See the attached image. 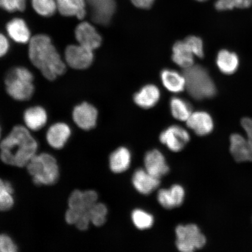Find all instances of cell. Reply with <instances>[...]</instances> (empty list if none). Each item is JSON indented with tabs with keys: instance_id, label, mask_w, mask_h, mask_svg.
<instances>
[{
	"instance_id": "39",
	"label": "cell",
	"mask_w": 252,
	"mask_h": 252,
	"mask_svg": "<svg viewBox=\"0 0 252 252\" xmlns=\"http://www.w3.org/2000/svg\"><path fill=\"white\" fill-rule=\"evenodd\" d=\"M1 126H0V138H1Z\"/></svg>"
},
{
	"instance_id": "32",
	"label": "cell",
	"mask_w": 252,
	"mask_h": 252,
	"mask_svg": "<svg viewBox=\"0 0 252 252\" xmlns=\"http://www.w3.org/2000/svg\"><path fill=\"white\" fill-rule=\"evenodd\" d=\"M242 127L247 133L248 138L245 139L244 147L248 161H252V119L245 118L242 120Z\"/></svg>"
},
{
	"instance_id": "5",
	"label": "cell",
	"mask_w": 252,
	"mask_h": 252,
	"mask_svg": "<svg viewBox=\"0 0 252 252\" xmlns=\"http://www.w3.org/2000/svg\"><path fill=\"white\" fill-rule=\"evenodd\" d=\"M28 172L33 177L36 185H52L59 178V169L57 160L49 154L34 155L26 166Z\"/></svg>"
},
{
	"instance_id": "28",
	"label": "cell",
	"mask_w": 252,
	"mask_h": 252,
	"mask_svg": "<svg viewBox=\"0 0 252 252\" xmlns=\"http://www.w3.org/2000/svg\"><path fill=\"white\" fill-rule=\"evenodd\" d=\"M132 220L138 229H149L153 225L154 217L142 210H135L131 214Z\"/></svg>"
},
{
	"instance_id": "25",
	"label": "cell",
	"mask_w": 252,
	"mask_h": 252,
	"mask_svg": "<svg viewBox=\"0 0 252 252\" xmlns=\"http://www.w3.org/2000/svg\"><path fill=\"white\" fill-rule=\"evenodd\" d=\"M170 109L173 117L180 121L187 122L193 113L190 104L179 97H172L170 100Z\"/></svg>"
},
{
	"instance_id": "2",
	"label": "cell",
	"mask_w": 252,
	"mask_h": 252,
	"mask_svg": "<svg viewBox=\"0 0 252 252\" xmlns=\"http://www.w3.org/2000/svg\"><path fill=\"white\" fill-rule=\"evenodd\" d=\"M29 57L32 63L47 80H55L65 71V63L46 34H39L32 37Z\"/></svg>"
},
{
	"instance_id": "4",
	"label": "cell",
	"mask_w": 252,
	"mask_h": 252,
	"mask_svg": "<svg viewBox=\"0 0 252 252\" xmlns=\"http://www.w3.org/2000/svg\"><path fill=\"white\" fill-rule=\"evenodd\" d=\"M33 75L27 68L17 67L9 70L5 77L6 91L12 98L24 101L34 93Z\"/></svg>"
},
{
	"instance_id": "9",
	"label": "cell",
	"mask_w": 252,
	"mask_h": 252,
	"mask_svg": "<svg viewBox=\"0 0 252 252\" xmlns=\"http://www.w3.org/2000/svg\"><path fill=\"white\" fill-rule=\"evenodd\" d=\"M94 23L103 26L110 24L116 11L115 0H86Z\"/></svg>"
},
{
	"instance_id": "14",
	"label": "cell",
	"mask_w": 252,
	"mask_h": 252,
	"mask_svg": "<svg viewBox=\"0 0 252 252\" xmlns=\"http://www.w3.org/2000/svg\"><path fill=\"white\" fill-rule=\"evenodd\" d=\"M158 201L166 209L181 206L184 202L185 190L181 186L175 185L169 189H161L158 193Z\"/></svg>"
},
{
	"instance_id": "20",
	"label": "cell",
	"mask_w": 252,
	"mask_h": 252,
	"mask_svg": "<svg viewBox=\"0 0 252 252\" xmlns=\"http://www.w3.org/2000/svg\"><path fill=\"white\" fill-rule=\"evenodd\" d=\"M9 37L18 43H27L31 39V32L26 23L21 18H14L6 27Z\"/></svg>"
},
{
	"instance_id": "23",
	"label": "cell",
	"mask_w": 252,
	"mask_h": 252,
	"mask_svg": "<svg viewBox=\"0 0 252 252\" xmlns=\"http://www.w3.org/2000/svg\"><path fill=\"white\" fill-rule=\"evenodd\" d=\"M131 163L130 151L125 147H120L109 158L110 168L113 172L121 173L128 169Z\"/></svg>"
},
{
	"instance_id": "1",
	"label": "cell",
	"mask_w": 252,
	"mask_h": 252,
	"mask_svg": "<svg viewBox=\"0 0 252 252\" xmlns=\"http://www.w3.org/2000/svg\"><path fill=\"white\" fill-rule=\"evenodd\" d=\"M38 147L37 141L23 126H16L0 143V158L5 164L26 166Z\"/></svg>"
},
{
	"instance_id": "22",
	"label": "cell",
	"mask_w": 252,
	"mask_h": 252,
	"mask_svg": "<svg viewBox=\"0 0 252 252\" xmlns=\"http://www.w3.org/2000/svg\"><path fill=\"white\" fill-rule=\"evenodd\" d=\"M24 120L27 127L31 130L37 131L45 126L47 115L45 109L41 106H33L25 112Z\"/></svg>"
},
{
	"instance_id": "11",
	"label": "cell",
	"mask_w": 252,
	"mask_h": 252,
	"mask_svg": "<svg viewBox=\"0 0 252 252\" xmlns=\"http://www.w3.org/2000/svg\"><path fill=\"white\" fill-rule=\"evenodd\" d=\"M75 36L79 45L92 50L98 48L102 43V37L92 25L84 22L78 25Z\"/></svg>"
},
{
	"instance_id": "29",
	"label": "cell",
	"mask_w": 252,
	"mask_h": 252,
	"mask_svg": "<svg viewBox=\"0 0 252 252\" xmlns=\"http://www.w3.org/2000/svg\"><path fill=\"white\" fill-rule=\"evenodd\" d=\"M108 209L105 204L96 203L89 211L91 222L96 226H102L106 220Z\"/></svg>"
},
{
	"instance_id": "35",
	"label": "cell",
	"mask_w": 252,
	"mask_h": 252,
	"mask_svg": "<svg viewBox=\"0 0 252 252\" xmlns=\"http://www.w3.org/2000/svg\"><path fill=\"white\" fill-rule=\"evenodd\" d=\"M17 246L7 235L0 234V252H16Z\"/></svg>"
},
{
	"instance_id": "38",
	"label": "cell",
	"mask_w": 252,
	"mask_h": 252,
	"mask_svg": "<svg viewBox=\"0 0 252 252\" xmlns=\"http://www.w3.org/2000/svg\"><path fill=\"white\" fill-rule=\"evenodd\" d=\"M8 40L4 35L0 33V58L6 55L9 50Z\"/></svg>"
},
{
	"instance_id": "6",
	"label": "cell",
	"mask_w": 252,
	"mask_h": 252,
	"mask_svg": "<svg viewBox=\"0 0 252 252\" xmlns=\"http://www.w3.org/2000/svg\"><path fill=\"white\" fill-rule=\"evenodd\" d=\"M176 247L182 252H193L204 247L206 239L194 224L179 225L176 229Z\"/></svg>"
},
{
	"instance_id": "37",
	"label": "cell",
	"mask_w": 252,
	"mask_h": 252,
	"mask_svg": "<svg viewBox=\"0 0 252 252\" xmlns=\"http://www.w3.org/2000/svg\"><path fill=\"white\" fill-rule=\"evenodd\" d=\"M135 7L141 9H149L154 4L155 0H130Z\"/></svg>"
},
{
	"instance_id": "33",
	"label": "cell",
	"mask_w": 252,
	"mask_h": 252,
	"mask_svg": "<svg viewBox=\"0 0 252 252\" xmlns=\"http://www.w3.org/2000/svg\"><path fill=\"white\" fill-rule=\"evenodd\" d=\"M185 42L190 47L195 56L199 58L204 57L203 43L200 37L195 36H190L185 40Z\"/></svg>"
},
{
	"instance_id": "19",
	"label": "cell",
	"mask_w": 252,
	"mask_h": 252,
	"mask_svg": "<svg viewBox=\"0 0 252 252\" xmlns=\"http://www.w3.org/2000/svg\"><path fill=\"white\" fill-rule=\"evenodd\" d=\"M194 56L185 40L178 41L173 46L172 61L184 70L194 65Z\"/></svg>"
},
{
	"instance_id": "21",
	"label": "cell",
	"mask_w": 252,
	"mask_h": 252,
	"mask_svg": "<svg viewBox=\"0 0 252 252\" xmlns=\"http://www.w3.org/2000/svg\"><path fill=\"white\" fill-rule=\"evenodd\" d=\"M160 80L167 90L173 93L182 92L186 88L184 74L170 69H165L160 73Z\"/></svg>"
},
{
	"instance_id": "12",
	"label": "cell",
	"mask_w": 252,
	"mask_h": 252,
	"mask_svg": "<svg viewBox=\"0 0 252 252\" xmlns=\"http://www.w3.org/2000/svg\"><path fill=\"white\" fill-rule=\"evenodd\" d=\"M144 165L146 171L151 175L160 179L169 172L164 156L158 150H153L146 154L144 158Z\"/></svg>"
},
{
	"instance_id": "34",
	"label": "cell",
	"mask_w": 252,
	"mask_h": 252,
	"mask_svg": "<svg viewBox=\"0 0 252 252\" xmlns=\"http://www.w3.org/2000/svg\"><path fill=\"white\" fill-rule=\"evenodd\" d=\"M26 0H0V8L8 12L23 11Z\"/></svg>"
},
{
	"instance_id": "27",
	"label": "cell",
	"mask_w": 252,
	"mask_h": 252,
	"mask_svg": "<svg viewBox=\"0 0 252 252\" xmlns=\"http://www.w3.org/2000/svg\"><path fill=\"white\" fill-rule=\"evenodd\" d=\"M32 5L37 14L43 17H49L54 15L57 7L55 0H31Z\"/></svg>"
},
{
	"instance_id": "40",
	"label": "cell",
	"mask_w": 252,
	"mask_h": 252,
	"mask_svg": "<svg viewBox=\"0 0 252 252\" xmlns=\"http://www.w3.org/2000/svg\"><path fill=\"white\" fill-rule=\"evenodd\" d=\"M197 1H206V0H197Z\"/></svg>"
},
{
	"instance_id": "24",
	"label": "cell",
	"mask_w": 252,
	"mask_h": 252,
	"mask_svg": "<svg viewBox=\"0 0 252 252\" xmlns=\"http://www.w3.org/2000/svg\"><path fill=\"white\" fill-rule=\"evenodd\" d=\"M216 62L220 70L228 75L234 73L239 66L238 56L227 50H222L219 52Z\"/></svg>"
},
{
	"instance_id": "17",
	"label": "cell",
	"mask_w": 252,
	"mask_h": 252,
	"mask_svg": "<svg viewBox=\"0 0 252 252\" xmlns=\"http://www.w3.org/2000/svg\"><path fill=\"white\" fill-rule=\"evenodd\" d=\"M160 91L155 85L149 84L145 86L134 94V101L141 108H153L159 101Z\"/></svg>"
},
{
	"instance_id": "26",
	"label": "cell",
	"mask_w": 252,
	"mask_h": 252,
	"mask_svg": "<svg viewBox=\"0 0 252 252\" xmlns=\"http://www.w3.org/2000/svg\"><path fill=\"white\" fill-rule=\"evenodd\" d=\"M13 193L14 189L10 183L0 179V211L6 212L13 207Z\"/></svg>"
},
{
	"instance_id": "10",
	"label": "cell",
	"mask_w": 252,
	"mask_h": 252,
	"mask_svg": "<svg viewBox=\"0 0 252 252\" xmlns=\"http://www.w3.org/2000/svg\"><path fill=\"white\" fill-rule=\"evenodd\" d=\"M97 115V109L87 102L75 106L72 112V118L75 124L84 130H90L95 127Z\"/></svg>"
},
{
	"instance_id": "16",
	"label": "cell",
	"mask_w": 252,
	"mask_h": 252,
	"mask_svg": "<svg viewBox=\"0 0 252 252\" xmlns=\"http://www.w3.org/2000/svg\"><path fill=\"white\" fill-rule=\"evenodd\" d=\"M71 128L64 123H57L49 128L47 132V143L55 149H62L70 138Z\"/></svg>"
},
{
	"instance_id": "18",
	"label": "cell",
	"mask_w": 252,
	"mask_h": 252,
	"mask_svg": "<svg viewBox=\"0 0 252 252\" xmlns=\"http://www.w3.org/2000/svg\"><path fill=\"white\" fill-rule=\"evenodd\" d=\"M86 0H56L57 7L65 17H76L82 20L86 15Z\"/></svg>"
},
{
	"instance_id": "15",
	"label": "cell",
	"mask_w": 252,
	"mask_h": 252,
	"mask_svg": "<svg viewBox=\"0 0 252 252\" xmlns=\"http://www.w3.org/2000/svg\"><path fill=\"white\" fill-rule=\"evenodd\" d=\"M132 182L134 187L140 193L150 194L159 187V179L154 177L146 169H138L134 173Z\"/></svg>"
},
{
	"instance_id": "3",
	"label": "cell",
	"mask_w": 252,
	"mask_h": 252,
	"mask_svg": "<svg viewBox=\"0 0 252 252\" xmlns=\"http://www.w3.org/2000/svg\"><path fill=\"white\" fill-rule=\"evenodd\" d=\"M184 75L186 88L193 99L200 100L215 96L217 93L215 84L209 72L202 66L193 65L185 69Z\"/></svg>"
},
{
	"instance_id": "30",
	"label": "cell",
	"mask_w": 252,
	"mask_h": 252,
	"mask_svg": "<svg viewBox=\"0 0 252 252\" xmlns=\"http://www.w3.org/2000/svg\"><path fill=\"white\" fill-rule=\"evenodd\" d=\"M252 5V0H217L215 7L219 11H226L234 8H248Z\"/></svg>"
},
{
	"instance_id": "13",
	"label": "cell",
	"mask_w": 252,
	"mask_h": 252,
	"mask_svg": "<svg viewBox=\"0 0 252 252\" xmlns=\"http://www.w3.org/2000/svg\"><path fill=\"white\" fill-rule=\"evenodd\" d=\"M187 125L189 128L200 136L210 134L214 128L212 116L209 113L204 111L192 113L190 117L187 120Z\"/></svg>"
},
{
	"instance_id": "8",
	"label": "cell",
	"mask_w": 252,
	"mask_h": 252,
	"mask_svg": "<svg viewBox=\"0 0 252 252\" xmlns=\"http://www.w3.org/2000/svg\"><path fill=\"white\" fill-rule=\"evenodd\" d=\"M160 141L173 152L178 153L184 149L190 140V135L179 126H171L159 136Z\"/></svg>"
},
{
	"instance_id": "36",
	"label": "cell",
	"mask_w": 252,
	"mask_h": 252,
	"mask_svg": "<svg viewBox=\"0 0 252 252\" xmlns=\"http://www.w3.org/2000/svg\"><path fill=\"white\" fill-rule=\"evenodd\" d=\"M82 214L78 211L74 209H70L65 213V220L68 224L75 225L79 219H80Z\"/></svg>"
},
{
	"instance_id": "7",
	"label": "cell",
	"mask_w": 252,
	"mask_h": 252,
	"mask_svg": "<svg viewBox=\"0 0 252 252\" xmlns=\"http://www.w3.org/2000/svg\"><path fill=\"white\" fill-rule=\"evenodd\" d=\"M65 59L67 64L76 70L90 67L94 61L93 50L80 45H71L66 47Z\"/></svg>"
},
{
	"instance_id": "31",
	"label": "cell",
	"mask_w": 252,
	"mask_h": 252,
	"mask_svg": "<svg viewBox=\"0 0 252 252\" xmlns=\"http://www.w3.org/2000/svg\"><path fill=\"white\" fill-rule=\"evenodd\" d=\"M68 204L70 209L78 211L82 215L90 211L84 204L83 191L80 190H75L72 192L69 197Z\"/></svg>"
}]
</instances>
